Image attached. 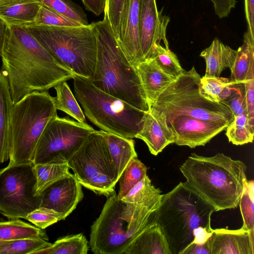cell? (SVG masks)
Listing matches in <instances>:
<instances>
[{
	"label": "cell",
	"instance_id": "cell-30",
	"mask_svg": "<svg viewBox=\"0 0 254 254\" xmlns=\"http://www.w3.org/2000/svg\"><path fill=\"white\" fill-rule=\"evenodd\" d=\"M88 242L81 233L61 238L50 246L35 252L34 254H86Z\"/></svg>",
	"mask_w": 254,
	"mask_h": 254
},
{
	"label": "cell",
	"instance_id": "cell-44",
	"mask_svg": "<svg viewBox=\"0 0 254 254\" xmlns=\"http://www.w3.org/2000/svg\"><path fill=\"white\" fill-rule=\"evenodd\" d=\"M247 31L254 36V0H244Z\"/></svg>",
	"mask_w": 254,
	"mask_h": 254
},
{
	"label": "cell",
	"instance_id": "cell-13",
	"mask_svg": "<svg viewBox=\"0 0 254 254\" xmlns=\"http://www.w3.org/2000/svg\"><path fill=\"white\" fill-rule=\"evenodd\" d=\"M169 21V17L158 10L156 0H139L138 31L144 60L153 58L157 44L162 42L169 48L166 30Z\"/></svg>",
	"mask_w": 254,
	"mask_h": 254
},
{
	"label": "cell",
	"instance_id": "cell-10",
	"mask_svg": "<svg viewBox=\"0 0 254 254\" xmlns=\"http://www.w3.org/2000/svg\"><path fill=\"white\" fill-rule=\"evenodd\" d=\"M67 163L84 187L107 197L115 191L117 182L103 131L91 132Z\"/></svg>",
	"mask_w": 254,
	"mask_h": 254
},
{
	"label": "cell",
	"instance_id": "cell-43",
	"mask_svg": "<svg viewBox=\"0 0 254 254\" xmlns=\"http://www.w3.org/2000/svg\"><path fill=\"white\" fill-rule=\"evenodd\" d=\"M213 4L216 14L220 18L228 15L231 10L235 8L236 0H211Z\"/></svg>",
	"mask_w": 254,
	"mask_h": 254
},
{
	"label": "cell",
	"instance_id": "cell-12",
	"mask_svg": "<svg viewBox=\"0 0 254 254\" xmlns=\"http://www.w3.org/2000/svg\"><path fill=\"white\" fill-rule=\"evenodd\" d=\"M95 130L87 123L56 116L44 130L36 147L32 163L34 165L67 162Z\"/></svg>",
	"mask_w": 254,
	"mask_h": 254
},
{
	"label": "cell",
	"instance_id": "cell-35",
	"mask_svg": "<svg viewBox=\"0 0 254 254\" xmlns=\"http://www.w3.org/2000/svg\"><path fill=\"white\" fill-rule=\"evenodd\" d=\"M40 4L74 20L82 25H88L86 14L83 9L71 0H36Z\"/></svg>",
	"mask_w": 254,
	"mask_h": 254
},
{
	"label": "cell",
	"instance_id": "cell-33",
	"mask_svg": "<svg viewBox=\"0 0 254 254\" xmlns=\"http://www.w3.org/2000/svg\"><path fill=\"white\" fill-rule=\"evenodd\" d=\"M226 130L229 141L233 144L240 145L253 141L254 128L249 124L247 111L234 117Z\"/></svg>",
	"mask_w": 254,
	"mask_h": 254
},
{
	"label": "cell",
	"instance_id": "cell-14",
	"mask_svg": "<svg viewBox=\"0 0 254 254\" xmlns=\"http://www.w3.org/2000/svg\"><path fill=\"white\" fill-rule=\"evenodd\" d=\"M230 124L186 115L176 117L167 124L174 135V143L191 148L205 145Z\"/></svg>",
	"mask_w": 254,
	"mask_h": 254
},
{
	"label": "cell",
	"instance_id": "cell-25",
	"mask_svg": "<svg viewBox=\"0 0 254 254\" xmlns=\"http://www.w3.org/2000/svg\"><path fill=\"white\" fill-rule=\"evenodd\" d=\"M40 4L36 0L21 2L0 7V18L8 27L32 25L37 16Z\"/></svg>",
	"mask_w": 254,
	"mask_h": 254
},
{
	"label": "cell",
	"instance_id": "cell-47",
	"mask_svg": "<svg viewBox=\"0 0 254 254\" xmlns=\"http://www.w3.org/2000/svg\"><path fill=\"white\" fill-rule=\"evenodd\" d=\"M7 28L6 24L0 18V58L2 54Z\"/></svg>",
	"mask_w": 254,
	"mask_h": 254
},
{
	"label": "cell",
	"instance_id": "cell-40",
	"mask_svg": "<svg viewBox=\"0 0 254 254\" xmlns=\"http://www.w3.org/2000/svg\"><path fill=\"white\" fill-rule=\"evenodd\" d=\"M125 0H106L105 11L117 40L120 36V20Z\"/></svg>",
	"mask_w": 254,
	"mask_h": 254
},
{
	"label": "cell",
	"instance_id": "cell-31",
	"mask_svg": "<svg viewBox=\"0 0 254 254\" xmlns=\"http://www.w3.org/2000/svg\"><path fill=\"white\" fill-rule=\"evenodd\" d=\"M54 88L56 92L55 98L57 110L64 112L79 123H86L83 111L66 81L59 83Z\"/></svg>",
	"mask_w": 254,
	"mask_h": 254
},
{
	"label": "cell",
	"instance_id": "cell-28",
	"mask_svg": "<svg viewBox=\"0 0 254 254\" xmlns=\"http://www.w3.org/2000/svg\"><path fill=\"white\" fill-rule=\"evenodd\" d=\"M36 178L35 194L40 196L48 186L71 173L67 162H50L34 165Z\"/></svg>",
	"mask_w": 254,
	"mask_h": 254
},
{
	"label": "cell",
	"instance_id": "cell-41",
	"mask_svg": "<svg viewBox=\"0 0 254 254\" xmlns=\"http://www.w3.org/2000/svg\"><path fill=\"white\" fill-rule=\"evenodd\" d=\"M228 106L234 117L247 111L244 83L236 84V89L228 99L222 101Z\"/></svg>",
	"mask_w": 254,
	"mask_h": 254
},
{
	"label": "cell",
	"instance_id": "cell-11",
	"mask_svg": "<svg viewBox=\"0 0 254 254\" xmlns=\"http://www.w3.org/2000/svg\"><path fill=\"white\" fill-rule=\"evenodd\" d=\"M36 178L32 162L8 163L0 169V213L9 219L23 218L40 207L35 194Z\"/></svg>",
	"mask_w": 254,
	"mask_h": 254
},
{
	"label": "cell",
	"instance_id": "cell-39",
	"mask_svg": "<svg viewBox=\"0 0 254 254\" xmlns=\"http://www.w3.org/2000/svg\"><path fill=\"white\" fill-rule=\"evenodd\" d=\"M25 219L44 230L60 221V216L52 209L40 206L28 213Z\"/></svg>",
	"mask_w": 254,
	"mask_h": 254
},
{
	"label": "cell",
	"instance_id": "cell-16",
	"mask_svg": "<svg viewBox=\"0 0 254 254\" xmlns=\"http://www.w3.org/2000/svg\"><path fill=\"white\" fill-rule=\"evenodd\" d=\"M140 0H125L121 16L120 36L117 40L132 66L144 60L139 43Z\"/></svg>",
	"mask_w": 254,
	"mask_h": 254
},
{
	"label": "cell",
	"instance_id": "cell-32",
	"mask_svg": "<svg viewBox=\"0 0 254 254\" xmlns=\"http://www.w3.org/2000/svg\"><path fill=\"white\" fill-rule=\"evenodd\" d=\"M146 166L137 158L131 159L122 172L118 181V197L122 199L130 190L147 175Z\"/></svg>",
	"mask_w": 254,
	"mask_h": 254
},
{
	"label": "cell",
	"instance_id": "cell-8",
	"mask_svg": "<svg viewBox=\"0 0 254 254\" xmlns=\"http://www.w3.org/2000/svg\"><path fill=\"white\" fill-rule=\"evenodd\" d=\"M60 64L74 74L91 78L97 59V39L91 24L71 27H24Z\"/></svg>",
	"mask_w": 254,
	"mask_h": 254
},
{
	"label": "cell",
	"instance_id": "cell-18",
	"mask_svg": "<svg viewBox=\"0 0 254 254\" xmlns=\"http://www.w3.org/2000/svg\"><path fill=\"white\" fill-rule=\"evenodd\" d=\"M135 138L142 140L154 155L174 143L175 140L173 132L165 117L150 110L145 112L142 127Z\"/></svg>",
	"mask_w": 254,
	"mask_h": 254
},
{
	"label": "cell",
	"instance_id": "cell-6",
	"mask_svg": "<svg viewBox=\"0 0 254 254\" xmlns=\"http://www.w3.org/2000/svg\"><path fill=\"white\" fill-rule=\"evenodd\" d=\"M55 97L34 91L13 104L9 123V163L32 162L36 147L48 123L58 116Z\"/></svg>",
	"mask_w": 254,
	"mask_h": 254
},
{
	"label": "cell",
	"instance_id": "cell-22",
	"mask_svg": "<svg viewBox=\"0 0 254 254\" xmlns=\"http://www.w3.org/2000/svg\"><path fill=\"white\" fill-rule=\"evenodd\" d=\"M236 55L237 50L224 45L218 39L215 38L210 45L204 49L200 54L206 64L204 76L219 77L225 68H232Z\"/></svg>",
	"mask_w": 254,
	"mask_h": 254
},
{
	"label": "cell",
	"instance_id": "cell-24",
	"mask_svg": "<svg viewBox=\"0 0 254 254\" xmlns=\"http://www.w3.org/2000/svg\"><path fill=\"white\" fill-rule=\"evenodd\" d=\"M13 105L8 80L0 70V164L9 159V123Z\"/></svg>",
	"mask_w": 254,
	"mask_h": 254
},
{
	"label": "cell",
	"instance_id": "cell-38",
	"mask_svg": "<svg viewBox=\"0 0 254 254\" xmlns=\"http://www.w3.org/2000/svg\"><path fill=\"white\" fill-rule=\"evenodd\" d=\"M71 27L82 25L52 9L40 4V7L34 22L30 26Z\"/></svg>",
	"mask_w": 254,
	"mask_h": 254
},
{
	"label": "cell",
	"instance_id": "cell-34",
	"mask_svg": "<svg viewBox=\"0 0 254 254\" xmlns=\"http://www.w3.org/2000/svg\"><path fill=\"white\" fill-rule=\"evenodd\" d=\"M161 69L175 79L185 72L175 53L169 48L157 44L153 58Z\"/></svg>",
	"mask_w": 254,
	"mask_h": 254
},
{
	"label": "cell",
	"instance_id": "cell-1",
	"mask_svg": "<svg viewBox=\"0 0 254 254\" xmlns=\"http://www.w3.org/2000/svg\"><path fill=\"white\" fill-rule=\"evenodd\" d=\"M1 58L0 70L8 80L13 104L32 92L48 91L74 75L22 26L7 27Z\"/></svg>",
	"mask_w": 254,
	"mask_h": 254
},
{
	"label": "cell",
	"instance_id": "cell-17",
	"mask_svg": "<svg viewBox=\"0 0 254 254\" xmlns=\"http://www.w3.org/2000/svg\"><path fill=\"white\" fill-rule=\"evenodd\" d=\"M208 245L210 254H254V231L212 229Z\"/></svg>",
	"mask_w": 254,
	"mask_h": 254
},
{
	"label": "cell",
	"instance_id": "cell-45",
	"mask_svg": "<svg viewBox=\"0 0 254 254\" xmlns=\"http://www.w3.org/2000/svg\"><path fill=\"white\" fill-rule=\"evenodd\" d=\"M85 8L99 16L104 12L106 0H82Z\"/></svg>",
	"mask_w": 254,
	"mask_h": 254
},
{
	"label": "cell",
	"instance_id": "cell-20",
	"mask_svg": "<svg viewBox=\"0 0 254 254\" xmlns=\"http://www.w3.org/2000/svg\"><path fill=\"white\" fill-rule=\"evenodd\" d=\"M124 254H172L159 225L150 224L131 243Z\"/></svg>",
	"mask_w": 254,
	"mask_h": 254
},
{
	"label": "cell",
	"instance_id": "cell-5",
	"mask_svg": "<svg viewBox=\"0 0 254 254\" xmlns=\"http://www.w3.org/2000/svg\"><path fill=\"white\" fill-rule=\"evenodd\" d=\"M156 209L128 203L115 191L108 197L91 226L89 246L95 254H124L133 240L153 222Z\"/></svg>",
	"mask_w": 254,
	"mask_h": 254
},
{
	"label": "cell",
	"instance_id": "cell-48",
	"mask_svg": "<svg viewBox=\"0 0 254 254\" xmlns=\"http://www.w3.org/2000/svg\"><path fill=\"white\" fill-rule=\"evenodd\" d=\"M24 0H0V7L13 4Z\"/></svg>",
	"mask_w": 254,
	"mask_h": 254
},
{
	"label": "cell",
	"instance_id": "cell-4",
	"mask_svg": "<svg viewBox=\"0 0 254 254\" xmlns=\"http://www.w3.org/2000/svg\"><path fill=\"white\" fill-rule=\"evenodd\" d=\"M103 20L91 23L97 39L92 83L103 91L144 112L149 111L135 68L120 48L105 11Z\"/></svg>",
	"mask_w": 254,
	"mask_h": 254
},
{
	"label": "cell",
	"instance_id": "cell-21",
	"mask_svg": "<svg viewBox=\"0 0 254 254\" xmlns=\"http://www.w3.org/2000/svg\"><path fill=\"white\" fill-rule=\"evenodd\" d=\"M105 139L112 160L115 179L118 180L130 161L137 158L133 138H126L104 131Z\"/></svg>",
	"mask_w": 254,
	"mask_h": 254
},
{
	"label": "cell",
	"instance_id": "cell-9",
	"mask_svg": "<svg viewBox=\"0 0 254 254\" xmlns=\"http://www.w3.org/2000/svg\"><path fill=\"white\" fill-rule=\"evenodd\" d=\"M200 78L194 66L185 71L163 91L149 110L164 117L167 124L183 115L231 124L234 117L227 105L211 102L200 94Z\"/></svg>",
	"mask_w": 254,
	"mask_h": 254
},
{
	"label": "cell",
	"instance_id": "cell-19",
	"mask_svg": "<svg viewBox=\"0 0 254 254\" xmlns=\"http://www.w3.org/2000/svg\"><path fill=\"white\" fill-rule=\"evenodd\" d=\"M134 67L139 77L150 109L160 94L174 79L163 71L154 59H144Z\"/></svg>",
	"mask_w": 254,
	"mask_h": 254
},
{
	"label": "cell",
	"instance_id": "cell-23",
	"mask_svg": "<svg viewBox=\"0 0 254 254\" xmlns=\"http://www.w3.org/2000/svg\"><path fill=\"white\" fill-rule=\"evenodd\" d=\"M230 81L235 84L254 79V36L249 31L244 35L243 43L237 50L232 68Z\"/></svg>",
	"mask_w": 254,
	"mask_h": 254
},
{
	"label": "cell",
	"instance_id": "cell-42",
	"mask_svg": "<svg viewBox=\"0 0 254 254\" xmlns=\"http://www.w3.org/2000/svg\"><path fill=\"white\" fill-rule=\"evenodd\" d=\"M248 122L254 128V79L244 83Z\"/></svg>",
	"mask_w": 254,
	"mask_h": 254
},
{
	"label": "cell",
	"instance_id": "cell-3",
	"mask_svg": "<svg viewBox=\"0 0 254 254\" xmlns=\"http://www.w3.org/2000/svg\"><path fill=\"white\" fill-rule=\"evenodd\" d=\"M246 170L243 161L222 153L211 157L192 153L180 167L185 184L216 211L237 207Z\"/></svg>",
	"mask_w": 254,
	"mask_h": 254
},
{
	"label": "cell",
	"instance_id": "cell-36",
	"mask_svg": "<svg viewBox=\"0 0 254 254\" xmlns=\"http://www.w3.org/2000/svg\"><path fill=\"white\" fill-rule=\"evenodd\" d=\"M52 243L40 238H26L7 241L0 245V254H34Z\"/></svg>",
	"mask_w": 254,
	"mask_h": 254
},
{
	"label": "cell",
	"instance_id": "cell-7",
	"mask_svg": "<svg viewBox=\"0 0 254 254\" xmlns=\"http://www.w3.org/2000/svg\"><path fill=\"white\" fill-rule=\"evenodd\" d=\"M74 96L85 116L101 130L134 138L146 112L96 87L89 78L74 75Z\"/></svg>",
	"mask_w": 254,
	"mask_h": 254
},
{
	"label": "cell",
	"instance_id": "cell-2",
	"mask_svg": "<svg viewBox=\"0 0 254 254\" xmlns=\"http://www.w3.org/2000/svg\"><path fill=\"white\" fill-rule=\"evenodd\" d=\"M214 209L181 182L163 194L153 213L167 241L172 254H182L192 244L206 243L210 236Z\"/></svg>",
	"mask_w": 254,
	"mask_h": 254
},
{
	"label": "cell",
	"instance_id": "cell-49",
	"mask_svg": "<svg viewBox=\"0 0 254 254\" xmlns=\"http://www.w3.org/2000/svg\"><path fill=\"white\" fill-rule=\"evenodd\" d=\"M6 241H7L0 240V245H1L3 243L6 242Z\"/></svg>",
	"mask_w": 254,
	"mask_h": 254
},
{
	"label": "cell",
	"instance_id": "cell-29",
	"mask_svg": "<svg viewBox=\"0 0 254 254\" xmlns=\"http://www.w3.org/2000/svg\"><path fill=\"white\" fill-rule=\"evenodd\" d=\"M236 89V84L226 78L203 76L200 79V94L213 102L219 103L228 99Z\"/></svg>",
	"mask_w": 254,
	"mask_h": 254
},
{
	"label": "cell",
	"instance_id": "cell-46",
	"mask_svg": "<svg viewBox=\"0 0 254 254\" xmlns=\"http://www.w3.org/2000/svg\"><path fill=\"white\" fill-rule=\"evenodd\" d=\"M182 254H210L208 240L204 244L191 245L186 249Z\"/></svg>",
	"mask_w": 254,
	"mask_h": 254
},
{
	"label": "cell",
	"instance_id": "cell-15",
	"mask_svg": "<svg viewBox=\"0 0 254 254\" xmlns=\"http://www.w3.org/2000/svg\"><path fill=\"white\" fill-rule=\"evenodd\" d=\"M41 207L58 212L64 220L76 207L83 197L82 185L71 174L53 183L40 194Z\"/></svg>",
	"mask_w": 254,
	"mask_h": 254
},
{
	"label": "cell",
	"instance_id": "cell-26",
	"mask_svg": "<svg viewBox=\"0 0 254 254\" xmlns=\"http://www.w3.org/2000/svg\"><path fill=\"white\" fill-rule=\"evenodd\" d=\"M162 196L160 190L152 184L146 175L121 199L157 209L160 206Z\"/></svg>",
	"mask_w": 254,
	"mask_h": 254
},
{
	"label": "cell",
	"instance_id": "cell-27",
	"mask_svg": "<svg viewBox=\"0 0 254 254\" xmlns=\"http://www.w3.org/2000/svg\"><path fill=\"white\" fill-rule=\"evenodd\" d=\"M26 238H40L49 240L43 229L18 218L0 222V240L13 241Z\"/></svg>",
	"mask_w": 254,
	"mask_h": 254
},
{
	"label": "cell",
	"instance_id": "cell-37",
	"mask_svg": "<svg viewBox=\"0 0 254 254\" xmlns=\"http://www.w3.org/2000/svg\"><path fill=\"white\" fill-rule=\"evenodd\" d=\"M243 220L242 229L254 231V183L253 180L244 183L239 203Z\"/></svg>",
	"mask_w": 254,
	"mask_h": 254
}]
</instances>
